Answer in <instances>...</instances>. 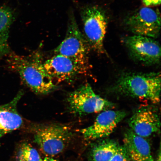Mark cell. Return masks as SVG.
<instances>
[{
    "label": "cell",
    "mask_w": 161,
    "mask_h": 161,
    "mask_svg": "<svg viewBox=\"0 0 161 161\" xmlns=\"http://www.w3.org/2000/svg\"><path fill=\"white\" fill-rule=\"evenodd\" d=\"M7 62L10 69L17 72L24 83L35 93L46 95L56 88L39 54L27 56L9 54Z\"/></svg>",
    "instance_id": "6da1fadb"
},
{
    "label": "cell",
    "mask_w": 161,
    "mask_h": 161,
    "mask_svg": "<svg viewBox=\"0 0 161 161\" xmlns=\"http://www.w3.org/2000/svg\"><path fill=\"white\" fill-rule=\"evenodd\" d=\"M161 82L160 72L129 73L119 78L112 90L120 95L158 103L160 100Z\"/></svg>",
    "instance_id": "7a4b0ae2"
},
{
    "label": "cell",
    "mask_w": 161,
    "mask_h": 161,
    "mask_svg": "<svg viewBox=\"0 0 161 161\" xmlns=\"http://www.w3.org/2000/svg\"><path fill=\"white\" fill-rule=\"evenodd\" d=\"M32 128L34 142L48 157L55 156L63 152L73 138L72 129L66 124H37Z\"/></svg>",
    "instance_id": "3957f363"
},
{
    "label": "cell",
    "mask_w": 161,
    "mask_h": 161,
    "mask_svg": "<svg viewBox=\"0 0 161 161\" xmlns=\"http://www.w3.org/2000/svg\"><path fill=\"white\" fill-rule=\"evenodd\" d=\"M91 49L85 36L80 31L73 12L69 14L65 39L54 53L69 57L90 71L89 55Z\"/></svg>",
    "instance_id": "277c9868"
},
{
    "label": "cell",
    "mask_w": 161,
    "mask_h": 161,
    "mask_svg": "<svg viewBox=\"0 0 161 161\" xmlns=\"http://www.w3.org/2000/svg\"><path fill=\"white\" fill-rule=\"evenodd\" d=\"M84 36L91 50L106 53L104 40L108 27V18L104 10L98 6H86L80 9Z\"/></svg>",
    "instance_id": "5b68a950"
},
{
    "label": "cell",
    "mask_w": 161,
    "mask_h": 161,
    "mask_svg": "<svg viewBox=\"0 0 161 161\" xmlns=\"http://www.w3.org/2000/svg\"><path fill=\"white\" fill-rule=\"evenodd\" d=\"M66 100L70 113L80 116L109 110L114 106L113 103L97 94L88 83L70 92Z\"/></svg>",
    "instance_id": "8992f818"
},
{
    "label": "cell",
    "mask_w": 161,
    "mask_h": 161,
    "mask_svg": "<svg viewBox=\"0 0 161 161\" xmlns=\"http://www.w3.org/2000/svg\"><path fill=\"white\" fill-rule=\"evenodd\" d=\"M124 24L126 29L135 35L155 39L160 34V12L158 9L142 7L127 16Z\"/></svg>",
    "instance_id": "52a82bcc"
},
{
    "label": "cell",
    "mask_w": 161,
    "mask_h": 161,
    "mask_svg": "<svg viewBox=\"0 0 161 161\" xmlns=\"http://www.w3.org/2000/svg\"><path fill=\"white\" fill-rule=\"evenodd\" d=\"M124 43L131 56L141 63L147 65L160 63V44L153 38L134 35L126 37Z\"/></svg>",
    "instance_id": "ba28073f"
},
{
    "label": "cell",
    "mask_w": 161,
    "mask_h": 161,
    "mask_svg": "<svg viewBox=\"0 0 161 161\" xmlns=\"http://www.w3.org/2000/svg\"><path fill=\"white\" fill-rule=\"evenodd\" d=\"M46 72L54 83L72 81L80 75H87L90 71L73 59L55 55L44 62Z\"/></svg>",
    "instance_id": "9c48e42d"
},
{
    "label": "cell",
    "mask_w": 161,
    "mask_h": 161,
    "mask_svg": "<svg viewBox=\"0 0 161 161\" xmlns=\"http://www.w3.org/2000/svg\"><path fill=\"white\" fill-rule=\"evenodd\" d=\"M125 112L107 110L98 114L92 125L80 132L86 140H95L106 137L113 132L118 124L125 118Z\"/></svg>",
    "instance_id": "30bf717a"
},
{
    "label": "cell",
    "mask_w": 161,
    "mask_h": 161,
    "mask_svg": "<svg viewBox=\"0 0 161 161\" xmlns=\"http://www.w3.org/2000/svg\"><path fill=\"white\" fill-rule=\"evenodd\" d=\"M128 123L133 132L144 138L160 131V116L155 108L150 106L138 108L131 117Z\"/></svg>",
    "instance_id": "8fae6325"
},
{
    "label": "cell",
    "mask_w": 161,
    "mask_h": 161,
    "mask_svg": "<svg viewBox=\"0 0 161 161\" xmlns=\"http://www.w3.org/2000/svg\"><path fill=\"white\" fill-rule=\"evenodd\" d=\"M23 95V92L20 91L11 102L0 105V138L23 125V119L18 111L17 105Z\"/></svg>",
    "instance_id": "7c38bea8"
},
{
    "label": "cell",
    "mask_w": 161,
    "mask_h": 161,
    "mask_svg": "<svg viewBox=\"0 0 161 161\" xmlns=\"http://www.w3.org/2000/svg\"><path fill=\"white\" fill-rule=\"evenodd\" d=\"M125 148L132 161H154L149 143L131 130L124 134Z\"/></svg>",
    "instance_id": "4fadbf2b"
},
{
    "label": "cell",
    "mask_w": 161,
    "mask_h": 161,
    "mask_svg": "<svg viewBox=\"0 0 161 161\" xmlns=\"http://www.w3.org/2000/svg\"><path fill=\"white\" fill-rule=\"evenodd\" d=\"M15 19L13 9L7 6L0 5V57L9 53V30Z\"/></svg>",
    "instance_id": "5bb4252c"
},
{
    "label": "cell",
    "mask_w": 161,
    "mask_h": 161,
    "mask_svg": "<svg viewBox=\"0 0 161 161\" xmlns=\"http://www.w3.org/2000/svg\"><path fill=\"white\" fill-rule=\"evenodd\" d=\"M119 146L113 140H106L100 143L92 150V161H109L115 154Z\"/></svg>",
    "instance_id": "9a60e30c"
},
{
    "label": "cell",
    "mask_w": 161,
    "mask_h": 161,
    "mask_svg": "<svg viewBox=\"0 0 161 161\" xmlns=\"http://www.w3.org/2000/svg\"><path fill=\"white\" fill-rule=\"evenodd\" d=\"M14 156L15 161H41L42 158L35 148L25 142L17 147Z\"/></svg>",
    "instance_id": "2e32d148"
},
{
    "label": "cell",
    "mask_w": 161,
    "mask_h": 161,
    "mask_svg": "<svg viewBox=\"0 0 161 161\" xmlns=\"http://www.w3.org/2000/svg\"><path fill=\"white\" fill-rule=\"evenodd\" d=\"M109 161H132L124 146H120L114 156Z\"/></svg>",
    "instance_id": "e0dca14e"
},
{
    "label": "cell",
    "mask_w": 161,
    "mask_h": 161,
    "mask_svg": "<svg viewBox=\"0 0 161 161\" xmlns=\"http://www.w3.org/2000/svg\"><path fill=\"white\" fill-rule=\"evenodd\" d=\"M143 3L145 5L154 6L160 5L161 0H142Z\"/></svg>",
    "instance_id": "ac0fdd59"
},
{
    "label": "cell",
    "mask_w": 161,
    "mask_h": 161,
    "mask_svg": "<svg viewBox=\"0 0 161 161\" xmlns=\"http://www.w3.org/2000/svg\"><path fill=\"white\" fill-rule=\"evenodd\" d=\"M41 161H60L56 159L50 157H46L45 158H42Z\"/></svg>",
    "instance_id": "d6986e66"
}]
</instances>
